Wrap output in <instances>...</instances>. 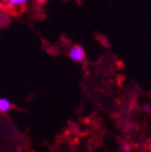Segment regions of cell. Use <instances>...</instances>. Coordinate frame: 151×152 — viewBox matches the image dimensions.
<instances>
[{"mask_svg": "<svg viewBox=\"0 0 151 152\" xmlns=\"http://www.w3.org/2000/svg\"><path fill=\"white\" fill-rule=\"evenodd\" d=\"M144 110H145L146 112L151 111V106L149 105V104H145V105H144Z\"/></svg>", "mask_w": 151, "mask_h": 152, "instance_id": "obj_4", "label": "cell"}, {"mask_svg": "<svg viewBox=\"0 0 151 152\" xmlns=\"http://www.w3.org/2000/svg\"><path fill=\"white\" fill-rule=\"evenodd\" d=\"M123 150H124V151H130V150H131L130 145H124V146H123Z\"/></svg>", "mask_w": 151, "mask_h": 152, "instance_id": "obj_5", "label": "cell"}, {"mask_svg": "<svg viewBox=\"0 0 151 152\" xmlns=\"http://www.w3.org/2000/svg\"><path fill=\"white\" fill-rule=\"evenodd\" d=\"M68 57L73 63H81L85 59V50L82 45L76 44L70 48L68 51Z\"/></svg>", "mask_w": 151, "mask_h": 152, "instance_id": "obj_1", "label": "cell"}, {"mask_svg": "<svg viewBox=\"0 0 151 152\" xmlns=\"http://www.w3.org/2000/svg\"><path fill=\"white\" fill-rule=\"evenodd\" d=\"M12 107H13V104H12V102L9 98H7V97H0V112L1 113L9 112L12 109Z\"/></svg>", "mask_w": 151, "mask_h": 152, "instance_id": "obj_3", "label": "cell"}, {"mask_svg": "<svg viewBox=\"0 0 151 152\" xmlns=\"http://www.w3.org/2000/svg\"><path fill=\"white\" fill-rule=\"evenodd\" d=\"M29 2V0H6V6L12 10L22 9Z\"/></svg>", "mask_w": 151, "mask_h": 152, "instance_id": "obj_2", "label": "cell"}]
</instances>
